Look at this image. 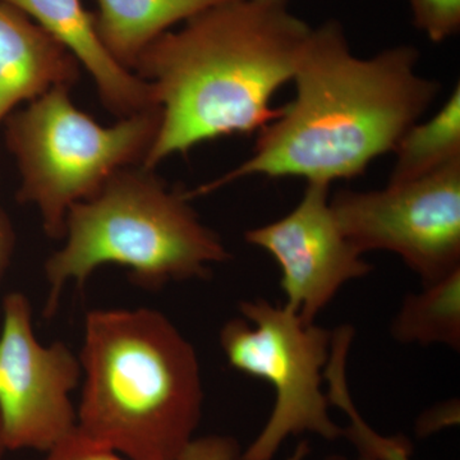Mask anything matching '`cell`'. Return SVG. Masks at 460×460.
Wrapping results in <instances>:
<instances>
[{"instance_id": "cell-11", "label": "cell", "mask_w": 460, "mask_h": 460, "mask_svg": "<svg viewBox=\"0 0 460 460\" xmlns=\"http://www.w3.org/2000/svg\"><path fill=\"white\" fill-rule=\"evenodd\" d=\"M80 63L23 12L0 0V124L21 102L71 89Z\"/></svg>"}, {"instance_id": "cell-19", "label": "cell", "mask_w": 460, "mask_h": 460, "mask_svg": "<svg viewBox=\"0 0 460 460\" xmlns=\"http://www.w3.org/2000/svg\"><path fill=\"white\" fill-rule=\"evenodd\" d=\"M307 453H308L307 444L302 443L301 445H299L298 447H296V450L295 454H293L292 458H289L288 460H304L305 454H307ZM325 460H352V459L347 458V456H330ZM353 460H376V459L371 458V456H363V454H361V456H359L358 458L353 459Z\"/></svg>"}, {"instance_id": "cell-15", "label": "cell", "mask_w": 460, "mask_h": 460, "mask_svg": "<svg viewBox=\"0 0 460 460\" xmlns=\"http://www.w3.org/2000/svg\"><path fill=\"white\" fill-rule=\"evenodd\" d=\"M413 25L432 42H443L460 30V0H408Z\"/></svg>"}, {"instance_id": "cell-6", "label": "cell", "mask_w": 460, "mask_h": 460, "mask_svg": "<svg viewBox=\"0 0 460 460\" xmlns=\"http://www.w3.org/2000/svg\"><path fill=\"white\" fill-rule=\"evenodd\" d=\"M242 317L229 320L219 341L230 367L270 384L275 402L268 422L242 460H272L289 436L310 432L337 440L344 429L330 417L323 392V368L332 332L305 323L287 305L263 298L239 305Z\"/></svg>"}, {"instance_id": "cell-9", "label": "cell", "mask_w": 460, "mask_h": 460, "mask_svg": "<svg viewBox=\"0 0 460 460\" xmlns=\"http://www.w3.org/2000/svg\"><path fill=\"white\" fill-rule=\"evenodd\" d=\"M244 237L277 260L284 305L305 323H314L345 284L372 271L339 226L330 205V184L307 183L290 213L248 230Z\"/></svg>"}, {"instance_id": "cell-16", "label": "cell", "mask_w": 460, "mask_h": 460, "mask_svg": "<svg viewBox=\"0 0 460 460\" xmlns=\"http://www.w3.org/2000/svg\"><path fill=\"white\" fill-rule=\"evenodd\" d=\"M44 454L42 460H131L105 445L91 440L77 428Z\"/></svg>"}, {"instance_id": "cell-7", "label": "cell", "mask_w": 460, "mask_h": 460, "mask_svg": "<svg viewBox=\"0 0 460 460\" xmlns=\"http://www.w3.org/2000/svg\"><path fill=\"white\" fill-rule=\"evenodd\" d=\"M330 205L362 255L393 252L423 286L460 269V159L383 190H338Z\"/></svg>"}, {"instance_id": "cell-14", "label": "cell", "mask_w": 460, "mask_h": 460, "mask_svg": "<svg viewBox=\"0 0 460 460\" xmlns=\"http://www.w3.org/2000/svg\"><path fill=\"white\" fill-rule=\"evenodd\" d=\"M389 183L416 180L460 159V87L434 117L414 123L396 145Z\"/></svg>"}, {"instance_id": "cell-2", "label": "cell", "mask_w": 460, "mask_h": 460, "mask_svg": "<svg viewBox=\"0 0 460 460\" xmlns=\"http://www.w3.org/2000/svg\"><path fill=\"white\" fill-rule=\"evenodd\" d=\"M292 0H226L148 45L133 69L162 111L142 166L155 169L204 142L260 132L295 75L313 27Z\"/></svg>"}, {"instance_id": "cell-20", "label": "cell", "mask_w": 460, "mask_h": 460, "mask_svg": "<svg viewBox=\"0 0 460 460\" xmlns=\"http://www.w3.org/2000/svg\"><path fill=\"white\" fill-rule=\"evenodd\" d=\"M9 452L7 441H5L4 429H3L2 420H0V460L4 458L5 453Z\"/></svg>"}, {"instance_id": "cell-5", "label": "cell", "mask_w": 460, "mask_h": 460, "mask_svg": "<svg viewBox=\"0 0 460 460\" xmlns=\"http://www.w3.org/2000/svg\"><path fill=\"white\" fill-rule=\"evenodd\" d=\"M160 107L104 127L58 87L7 118L5 140L16 157L17 199L35 206L42 229L63 239L72 206L91 198L122 169L144 163L159 131Z\"/></svg>"}, {"instance_id": "cell-1", "label": "cell", "mask_w": 460, "mask_h": 460, "mask_svg": "<svg viewBox=\"0 0 460 460\" xmlns=\"http://www.w3.org/2000/svg\"><path fill=\"white\" fill-rule=\"evenodd\" d=\"M419 60L411 45L357 57L341 22L313 27L293 75L295 99L257 132L246 162L184 195L199 198L252 175L326 184L362 175L394 153L438 95V81L417 72Z\"/></svg>"}, {"instance_id": "cell-8", "label": "cell", "mask_w": 460, "mask_h": 460, "mask_svg": "<svg viewBox=\"0 0 460 460\" xmlns=\"http://www.w3.org/2000/svg\"><path fill=\"white\" fill-rule=\"evenodd\" d=\"M81 362L63 341L41 344L23 293L3 301L0 320V420L9 450L48 452L77 428L72 393Z\"/></svg>"}, {"instance_id": "cell-13", "label": "cell", "mask_w": 460, "mask_h": 460, "mask_svg": "<svg viewBox=\"0 0 460 460\" xmlns=\"http://www.w3.org/2000/svg\"><path fill=\"white\" fill-rule=\"evenodd\" d=\"M402 344H441L460 348V269L408 295L390 326Z\"/></svg>"}, {"instance_id": "cell-4", "label": "cell", "mask_w": 460, "mask_h": 460, "mask_svg": "<svg viewBox=\"0 0 460 460\" xmlns=\"http://www.w3.org/2000/svg\"><path fill=\"white\" fill-rule=\"evenodd\" d=\"M65 238L45 261L48 319L66 286L83 288L102 266L127 268L136 286L156 290L171 281L206 279L211 266L230 257L184 192L142 165L115 172L95 195L72 206Z\"/></svg>"}, {"instance_id": "cell-3", "label": "cell", "mask_w": 460, "mask_h": 460, "mask_svg": "<svg viewBox=\"0 0 460 460\" xmlns=\"http://www.w3.org/2000/svg\"><path fill=\"white\" fill-rule=\"evenodd\" d=\"M77 429L131 460H178L204 405L201 366L189 339L153 308H96L78 354Z\"/></svg>"}, {"instance_id": "cell-12", "label": "cell", "mask_w": 460, "mask_h": 460, "mask_svg": "<svg viewBox=\"0 0 460 460\" xmlns=\"http://www.w3.org/2000/svg\"><path fill=\"white\" fill-rule=\"evenodd\" d=\"M226 0H98L96 29L111 57L133 69L138 57L172 27Z\"/></svg>"}, {"instance_id": "cell-17", "label": "cell", "mask_w": 460, "mask_h": 460, "mask_svg": "<svg viewBox=\"0 0 460 460\" xmlns=\"http://www.w3.org/2000/svg\"><path fill=\"white\" fill-rule=\"evenodd\" d=\"M178 460H242L238 441L230 436L195 438Z\"/></svg>"}, {"instance_id": "cell-18", "label": "cell", "mask_w": 460, "mask_h": 460, "mask_svg": "<svg viewBox=\"0 0 460 460\" xmlns=\"http://www.w3.org/2000/svg\"><path fill=\"white\" fill-rule=\"evenodd\" d=\"M16 246V234L7 211L0 204V281L7 271Z\"/></svg>"}, {"instance_id": "cell-10", "label": "cell", "mask_w": 460, "mask_h": 460, "mask_svg": "<svg viewBox=\"0 0 460 460\" xmlns=\"http://www.w3.org/2000/svg\"><path fill=\"white\" fill-rule=\"evenodd\" d=\"M23 12L84 66L102 104L117 117L157 108L153 86L119 65L100 39L95 14L81 0H2Z\"/></svg>"}]
</instances>
